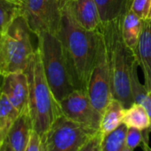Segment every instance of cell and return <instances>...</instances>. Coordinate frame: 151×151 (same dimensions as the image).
<instances>
[{"label":"cell","mask_w":151,"mask_h":151,"mask_svg":"<svg viewBox=\"0 0 151 151\" xmlns=\"http://www.w3.org/2000/svg\"><path fill=\"white\" fill-rule=\"evenodd\" d=\"M101 32L105 40L110 67L113 97L125 108L134 102L131 89V72L136 57L125 43L121 32V18L102 24Z\"/></svg>","instance_id":"7a4b0ae2"},{"label":"cell","mask_w":151,"mask_h":151,"mask_svg":"<svg viewBox=\"0 0 151 151\" xmlns=\"http://www.w3.org/2000/svg\"><path fill=\"white\" fill-rule=\"evenodd\" d=\"M2 79H3V77L1 76V74H0V95H1V84H2Z\"/></svg>","instance_id":"1f68e13d"},{"label":"cell","mask_w":151,"mask_h":151,"mask_svg":"<svg viewBox=\"0 0 151 151\" xmlns=\"http://www.w3.org/2000/svg\"><path fill=\"white\" fill-rule=\"evenodd\" d=\"M148 19H151V4L150 9V12H149V16H148Z\"/></svg>","instance_id":"f546056e"},{"label":"cell","mask_w":151,"mask_h":151,"mask_svg":"<svg viewBox=\"0 0 151 151\" xmlns=\"http://www.w3.org/2000/svg\"><path fill=\"white\" fill-rule=\"evenodd\" d=\"M101 29V28H100ZM100 29L87 31L75 20L68 4L63 6L57 36L63 46L77 89H87L95 63Z\"/></svg>","instance_id":"6da1fadb"},{"label":"cell","mask_w":151,"mask_h":151,"mask_svg":"<svg viewBox=\"0 0 151 151\" xmlns=\"http://www.w3.org/2000/svg\"><path fill=\"white\" fill-rule=\"evenodd\" d=\"M41 151H47V148H46V143H45V141H44V139H42Z\"/></svg>","instance_id":"83f0119b"},{"label":"cell","mask_w":151,"mask_h":151,"mask_svg":"<svg viewBox=\"0 0 151 151\" xmlns=\"http://www.w3.org/2000/svg\"><path fill=\"white\" fill-rule=\"evenodd\" d=\"M143 151H151L150 146L149 145V136H148V133H146V134H144V139L143 142L142 143Z\"/></svg>","instance_id":"484cf974"},{"label":"cell","mask_w":151,"mask_h":151,"mask_svg":"<svg viewBox=\"0 0 151 151\" xmlns=\"http://www.w3.org/2000/svg\"><path fill=\"white\" fill-rule=\"evenodd\" d=\"M151 0H131V9L143 20L148 19Z\"/></svg>","instance_id":"603a6c76"},{"label":"cell","mask_w":151,"mask_h":151,"mask_svg":"<svg viewBox=\"0 0 151 151\" xmlns=\"http://www.w3.org/2000/svg\"><path fill=\"white\" fill-rule=\"evenodd\" d=\"M136 60L144 74V85L151 91V19L143 21V27L135 50Z\"/></svg>","instance_id":"4fadbf2b"},{"label":"cell","mask_w":151,"mask_h":151,"mask_svg":"<svg viewBox=\"0 0 151 151\" xmlns=\"http://www.w3.org/2000/svg\"><path fill=\"white\" fill-rule=\"evenodd\" d=\"M128 127L122 124L113 132L101 138L100 151H121L125 147V137Z\"/></svg>","instance_id":"ffe728a7"},{"label":"cell","mask_w":151,"mask_h":151,"mask_svg":"<svg viewBox=\"0 0 151 151\" xmlns=\"http://www.w3.org/2000/svg\"><path fill=\"white\" fill-rule=\"evenodd\" d=\"M98 133L61 114L44 139L47 151H79Z\"/></svg>","instance_id":"52a82bcc"},{"label":"cell","mask_w":151,"mask_h":151,"mask_svg":"<svg viewBox=\"0 0 151 151\" xmlns=\"http://www.w3.org/2000/svg\"><path fill=\"white\" fill-rule=\"evenodd\" d=\"M144 139V134H142V131L130 127L127 129L126 137H125V147L134 150L137 147H139Z\"/></svg>","instance_id":"7402d4cb"},{"label":"cell","mask_w":151,"mask_h":151,"mask_svg":"<svg viewBox=\"0 0 151 151\" xmlns=\"http://www.w3.org/2000/svg\"><path fill=\"white\" fill-rule=\"evenodd\" d=\"M64 5L63 0H25L22 16L31 33L36 36L42 33L56 35Z\"/></svg>","instance_id":"ba28073f"},{"label":"cell","mask_w":151,"mask_h":151,"mask_svg":"<svg viewBox=\"0 0 151 151\" xmlns=\"http://www.w3.org/2000/svg\"><path fill=\"white\" fill-rule=\"evenodd\" d=\"M102 24L120 19L131 6V0H95Z\"/></svg>","instance_id":"2e32d148"},{"label":"cell","mask_w":151,"mask_h":151,"mask_svg":"<svg viewBox=\"0 0 151 151\" xmlns=\"http://www.w3.org/2000/svg\"><path fill=\"white\" fill-rule=\"evenodd\" d=\"M31 31L22 15L17 17L7 31L0 35V74L2 77L17 72H25L36 50Z\"/></svg>","instance_id":"5b68a950"},{"label":"cell","mask_w":151,"mask_h":151,"mask_svg":"<svg viewBox=\"0 0 151 151\" xmlns=\"http://www.w3.org/2000/svg\"><path fill=\"white\" fill-rule=\"evenodd\" d=\"M138 66L137 60L134 62L131 72V89L133 102L140 104L145 107L151 119V96L147 90L145 85H142L138 76Z\"/></svg>","instance_id":"d6986e66"},{"label":"cell","mask_w":151,"mask_h":151,"mask_svg":"<svg viewBox=\"0 0 151 151\" xmlns=\"http://www.w3.org/2000/svg\"><path fill=\"white\" fill-rule=\"evenodd\" d=\"M37 38L36 49L40 54L46 81L53 96L60 103L77 89L72 70L57 35L42 33Z\"/></svg>","instance_id":"277c9868"},{"label":"cell","mask_w":151,"mask_h":151,"mask_svg":"<svg viewBox=\"0 0 151 151\" xmlns=\"http://www.w3.org/2000/svg\"><path fill=\"white\" fill-rule=\"evenodd\" d=\"M150 96H151V91H150Z\"/></svg>","instance_id":"836d02e7"},{"label":"cell","mask_w":151,"mask_h":151,"mask_svg":"<svg viewBox=\"0 0 151 151\" xmlns=\"http://www.w3.org/2000/svg\"><path fill=\"white\" fill-rule=\"evenodd\" d=\"M25 73L28 80V108L33 130L44 139L56 119L62 113L46 81L37 49Z\"/></svg>","instance_id":"3957f363"},{"label":"cell","mask_w":151,"mask_h":151,"mask_svg":"<svg viewBox=\"0 0 151 151\" xmlns=\"http://www.w3.org/2000/svg\"><path fill=\"white\" fill-rule=\"evenodd\" d=\"M3 93L19 113L28 108L29 87L27 73L17 72L3 77L1 84Z\"/></svg>","instance_id":"30bf717a"},{"label":"cell","mask_w":151,"mask_h":151,"mask_svg":"<svg viewBox=\"0 0 151 151\" xmlns=\"http://www.w3.org/2000/svg\"><path fill=\"white\" fill-rule=\"evenodd\" d=\"M121 151H133V150H130V149H128V148H126V147H125L123 150Z\"/></svg>","instance_id":"4dcf8cb0"},{"label":"cell","mask_w":151,"mask_h":151,"mask_svg":"<svg viewBox=\"0 0 151 151\" xmlns=\"http://www.w3.org/2000/svg\"><path fill=\"white\" fill-rule=\"evenodd\" d=\"M0 151H12V149H11V148H10V147H9L5 142H4V144L3 145V147L0 149Z\"/></svg>","instance_id":"4316f807"},{"label":"cell","mask_w":151,"mask_h":151,"mask_svg":"<svg viewBox=\"0 0 151 151\" xmlns=\"http://www.w3.org/2000/svg\"><path fill=\"white\" fill-rule=\"evenodd\" d=\"M70 1H72V0H63V3H64V4H66L69 3Z\"/></svg>","instance_id":"d6a6232c"},{"label":"cell","mask_w":151,"mask_h":151,"mask_svg":"<svg viewBox=\"0 0 151 151\" xmlns=\"http://www.w3.org/2000/svg\"><path fill=\"white\" fill-rule=\"evenodd\" d=\"M22 7L7 0H0V35L7 31L17 17L22 15Z\"/></svg>","instance_id":"44dd1931"},{"label":"cell","mask_w":151,"mask_h":151,"mask_svg":"<svg viewBox=\"0 0 151 151\" xmlns=\"http://www.w3.org/2000/svg\"><path fill=\"white\" fill-rule=\"evenodd\" d=\"M18 111L10 103L7 97L0 95V149L5 142L8 133L19 116Z\"/></svg>","instance_id":"ac0fdd59"},{"label":"cell","mask_w":151,"mask_h":151,"mask_svg":"<svg viewBox=\"0 0 151 151\" xmlns=\"http://www.w3.org/2000/svg\"><path fill=\"white\" fill-rule=\"evenodd\" d=\"M41 145H42V138L39 136L37 133H36L33 130L30 135L28 144L24 151H41Z\"/></svg>","instance_id":"cb8c5ba5"},{"label":"cell","mask_w":151,"mask_h":151,"mask_svg":"<svg viewBox=\"0 0 151 151\" xmlns=\"http://www.w3.org/2000/svg\"><path fill=\"white\" fill-rule=\"evenodd\" d=\"M86 91L92 104L102 117L103 112L114 97L110 67L101 29H100L95 63L88 81Z\"/></svg>","instance_id":"8992f818"},{"label":"cell","mask_w":151,"mask_h":151,"mask_svg":"<svg viewBox=\"0 0 151 151\" xmlns=\"http://www.w3.org/2000/svg\"><path fill=\"white\" fill-rule=\"evenodd\" d=\"M77 23L87 31H97L102 22L95 0H72L68 3Z\"/></svg>","instance_id":"8fae6325"},{"label":"cell","mask_w":151,"mask_h":151,"mask_svg":"<svg viewBox=\"0 0 151 151\" xmlns=\"http://www.w3.org/2000/svg\"><path fill=\"white\" fill-rule=\"evenodd\" d=\"M125 109L120 101L115 98L111 100L101 117L99 128V135L101 138L113 132L123 124Z\"/></svg>","instance_id":"9a60e30c"},{"label":"cell","mask_w":151,"mask_h":151,"mask_svg":"<svg viewBox=\"0 0 151 151\" xmlns=\"http://www.w3.org/2000/svg\"><path fill=\"white\" fill-rule=\"evenodd\" d=\"M32 131L33 124L29 108H28L19 114L8 133L5 143L12 151H24L28 144Z\"/></svg>","instance_id":"7c38bea8"},{"label":"cell","mask_w":151,"mask_h":151,"mask_svg":"<svg viewBox=\"0 0 151 151\" xmlns=\"http://www.w3.org/2000/svg\"><path fill=\"white\" fill-rule=\"evenodd\" d=\"M143 21L131 9V6L121 17V32L124 42L134 54L142 31Z\"/></svg>","instance_id":"5bb4252c"},{"label":"cell","mask_w":151,"mask_h":151,"mask_svg":"<svg viewBox=\"0 0 151 151\" xmlns=\"http://www.w3.org/2000/svg\"><path fill=\"white\" fill-rule=\"evenodd\" d=\"M59 104L66 118L99 132L101 115L92 104L86 90L75 89Z\"/></svg>","instance_id":"9c48e42d"},{"label":"cell","mask_w":151,"mask_h":151,"mask_svg":"<svg viewBox=\"0 0 151 151\" xmlns=\"http://www.w3.org/2000/svg\"><path fill=\"white\" fill-rule=\"evenodd\" d=\"M123 124L128 128L133 127L141 131L151 129V119L145 107L140 104L133 103L125 111Z\"/></svg>","instance_id":"e0dca14e"},{"label":"cell","mask_w":151,"mask_h":151,"mask_svg":"<svg viewBox=\"0 0 151 151\" xmlns=\"http://www.w3.org/2000/svg\"><path fill=\"white\" fill-rule=\"evenodd\" d=\"M100 142H101V137L99 135V133L91 140L89 141L85 147L79 151H100Z\"/></svg>","instance_id":"d4e9b609"},{"label":"cell","mask_w":151,"mask_h":151,"mask_svg":"<svg viewBox=\"0 0 151 151\" xmlns=\"http://www.w3.org/2000/svg\"><path fill=\"white\" fill-rule=\"evenodd\" d=\"M7 1L12 2V3L18 4H20V5L23 6V4H24V1H25V0H7Z\"/></svg>","instance_id":"f1b7e54d"}]
</instances>
